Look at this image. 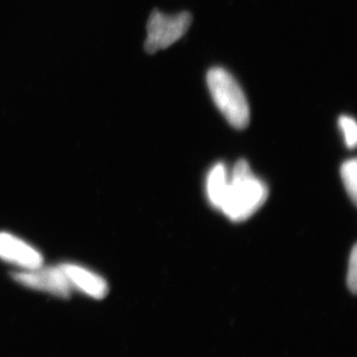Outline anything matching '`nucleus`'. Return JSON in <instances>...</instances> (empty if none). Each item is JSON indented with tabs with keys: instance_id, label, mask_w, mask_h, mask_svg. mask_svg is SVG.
<instances>
[{
	"instance_id": "obj_6",
	"label": "nucleus",
	"mask_w": 357,
	"mask_h": 357,
	"mask_svg": "<svg viewBox=\"0 0 357 357\" xmlns=\"http://www.w3.org/2000/svg\"><path fill=\"white\" fill-rule=\"evenodd\" d=\"M70 287L77 289L93 299L102 300L109 293V285L102 277L76 264L66 263L60 266Z\"/></svg>"
},
{
	"instance_id": "obj_8",
	"label": "nucleus",
	"mask_w": 357,
	"mask_h": 357,
	"mask_svg": "<svg viewBox=\"0 0 357 357\" xmlns=\"http://www.w3.org/2000/svg\"><path fill=\"white\" fill-rule=\"evenodd\" d=\"M356 170V159L347 160L340 167V175H342L345 190L354 204H356L357 199Z\"/></svg>"
},
{
	"instance_id": "obj_2",
	"label": "nucleus",
	"mask_w": 357,
	"mask_h": 357,
	"mask_svg": "<svg viewBox=\"0 0 357 357\" xmlns=\"http://www.w3.org/2000/svg\"><path fill=\"white\" fill-rule=\"evenodd\" d=\"M211 98L230 126L243 129L250 121L248 100L234 77L222 68L215 67L206 76Z\"/></svg>"
},
{
	"instance_id": "obj_3",
	"label": "nucleus",
	"mask_w": 357,
	"mask_h": 357,
	"mask_svg": "<svg viewBox=\"0 0 357 357\" xmlns=\"http://www.w3.org/2000/svg\"><path fill=\"white\" fill-rule=\"evenodd\" d=\"M192 22V14L187 11L168 15L154 10L147 22L145 50L147 53L154 54L168 48L184 36Z\"/></svg>"
},
{
	"instance_id": "obj_9",
	"label": "nucleus",
	"mask_w": 357,
	"mask_h": 357,
	"mask_svg": "<svg viewBox=\"0 0 357 357\" xmlns=\"http://www.w3.org/2000/svg\"><path fill=\"white\" fill-rule=\"evenodd\" d=\"M338 126L342 129L344 135L345 144L351 149H354L357 141V126L356 122L352 117L342 115L338 119Z\"/></svg>"
},
{
	"instance_id": "obj_7",
	"label": "nucleus",
	"mask_w": 357,
	"mask_h": 357,
	"mask_svg": "<svg viewBox=\"0 0 357 357\" xmlns=\"http://www.w3.org/2000/svg\"><path fill=\"white\" fill-rule=\"evenodd\" d=\"M229 184V173L227 166L217 163L211 167L206 177V196L213 208L220 210L225 192Z\"/></svg>"
},
{
	"instance_id": "obj_4",
	"label": "nucleus",
	"mask_w": 357,
	"mask_h": 357,
	"mask_svg": "<svg viewBox=\"0 0 357 357\" xmlns=\"http://www.w3.org/2000/svg\"><path fill=\"white\" fill-rule=\"evenodd\" d=\"M11 277L25 287L52 294L60 298L69 297L72 289L60 267L44 268L42 265L35 269L13 272Z\"/></svg>"
},
{
	"instance_id": "obj_1",
	"label": "nucleus",
	"mask_w": 357,
	"mask_h": 357,
	"mask_svg": "<svg viewBox=\"0 0 357 357\" xmlns=\"http://www.w3.org/2000/svg\"><path fill=\"white\" fill-rule=\"evenodd\" d=\"M268 194L266 184L251 172L248 161L239 160L229 177L220 211L232 222H243L261 208Z\"/></svg>"
},
{
	"instance_id": "obj_5",
	"label": "nucleus",
	"mask_w": 357,
	"mask_h": 357,
	"mask_svg": "<svg viewBox=\"0 0 357 357\" xmlns=\"http://www.w3.org/2000/svg\"><path fill=\"white\" fill-rule=\"evenodd\" d=\"M0 258L22 270L35 269L43 265V256L38 250L7 232L0 234Z\"/></svg>"
},
{
	"instance_id": "obj_10",
	"label": "nucleus",
	"mask_w": 357,
	"mask_h": 357,
	"mask_svg": "<svg viewBox=\"0 0 357 357\" xmlns=\"http://www.w3.org/2000/svg\"><path fill=\"white\" fill-rule=\"evenodd\" d=\"M349 270H347V287L352 294L356 293L357 289V248H352L351 257L349 261Z\"/></svg>"
}]
</instances>
